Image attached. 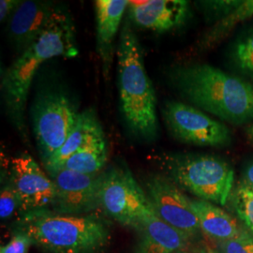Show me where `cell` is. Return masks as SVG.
<instances>
[{"mask_svg": "<svg viewBox=\"0 0 253 253\" xmlns=\"http://www.w3.org/2000/svg\"><path fill=\"white\" fill-rule=\"evenodd\" d=\"M55 7L56 4L52 1H22L8 24L9 41L19 54L24 53L41 35Z\"/></svg>", "mask_w": 253, "mask_h": 253, "instance_id": "obj_13", "label": "cell"}, {"mask_svg": "<svg viewBox=\"0 0 253 253\" xmlns=\"http://www.w3.org/2000/svg\"><path fill=\"white\" fill-rule=\"evenodd\" d=\"M107 159L108 151L104 140L73 154L54 169H65L84 174H96L104 167Z\"/></svg>", "mask_w": 253, "mask_h": 253, "instance_id": "obj_18", "label": "cell"}, {"mask_svg": "<svg viewBox=\"0 0 253 253\" xmlns=\"http://www.w3.org/2000/svg\"><path fill=\"white\" fill-rule=\"evenodd\" d=\"M168 177L178 187L200 200L225 206L235 180L231 166L209 155H174L163 161Z\"/></svg>", "mask_w": 253, "mask_h": 253, "instance_id": "obj_5", "label": "cell"}, {"mask_svg": "<svg viewBox=\"0 0 253 253\" xmlns=\"http://www.w3.org/2000/svg\"><path fill=\"white\" fill-rule=\"evenodd\" d=\"M246 133L249 137V139L253 143V125H251L246 128Z\"/></svg>", "mask_w": 253, "mask_h": 253, "instance_id": "obj_28", "label": "cell"}, {"mask_svg": "<svg viewBox=\"0 0 253 253\" xmlns=\"http://www.w3.org/2000/svg\"><path fill=\"white\" fill-rule=\"evenodd\" d=\"M118 60L120 106L126 125L136 136L152 140L159 130L156 93L142 47L128 23L121 30Z\"/></svg>", "mask_w": 253, "mask_h": 253, "instance_id": "obj_4", "label": "cell"}, {"mask_svg": "<svg viewBox=\"0 0 253 253\" xmlns=\"http://www.w3.org/2000/svg\"><path fill=\"white\" fill-rule=\"evenodd\" d=\"M253 16V0H245L234 11L217 20L216 24L200 40L201 49L212 48L226 38L235 26Z\"/></svg>", "mask_w": 253, "mask_h": 253, "instance_id": "obj_19", "label": "cell"}, {"mask_svg": "<svg viewBox=\"0 0 253 253\" xmlns=\"http://www.w3.org/2000/svg\"><path fill=\"white\" fill-rule=\"evenodd\" d=\"M163 115L169 131L183 143L212 147H224L231 143V132L226 125L189 104L167 101Z\"/></svg>", "mask_w": 253, "mask_h": 253, "instance_id": "obj_8", "label": "cell"}, {"mask_svg": "<svg viewBox=\"0 0 253 253\" xmlns=\"http://www.w3.org/2000/svg\"><path fill=\"white\" fill-rule=\"evenodd\" d=\"M32 245L34 242L30 235L15 228L9 243L1 247L0 253H28Z\"/></svg>", "mask_w": 253, "mask_h": 253, "instance_id": "obj_24", "label": "cell"}, {"mask_svg": "<svg viewBox=\"0 0 253 253\" xmlns=\"http://www.w3.org/2000/svg\"><path fill=\"white\" fill-rule=\"evenodd\" d=\"M100 208L123 226L136 229L145 217L155 213L150 201L125 167H113L102 172Z\"/></svg>", "mask_w": 253, "mask_h": 253, "instance_id": "obj_7", "label": "cell"}, {"mask_svg": "<svg viewBox=\"0 0 253 253\" xmlns=\"http://www.w3.org/2000/svg\"><path fill=\"white\" fill-rule=\"evenodd\" d=\"M127 6L126 0H97L95 2L97 44L106 78L113 63L115 38Z\"/></svg>", "mask_w": 253, "mask_h": 253, "instance_id": "obj_15", "label": "cell"}, {"mask_svg": "<svg viewBox=\"0 0 253 253\" xmlns=\"http://www.w3.org/2000/svg\"><path fill=\"white\" fill-rule=\"evenodd\" d=\"M34 245L49 253H104L112 236L111 224L102 217L63 215L51 209L22 214L16 222Z\"/></svg>", "mask_w": 253, "mask_h": 253, "instance_id": "obj_3", "label": "cell"}, {"mask_svg": "<svg viewBox=\"0 0 253 253\" xmlns=\"http://www.w3.org/2000/svg\"><path fill=\"white\" fill-rule=\"evenodd\" d=\"M199 253H218L216 250H211V249H203V250H200Z\"/></svg>", "mask_w": 253, "mask_h": 253, "instance_id": "obj_29", "label": "cell"}, {"mask_svg": "<svg viewBox=\"0 0 253 253\" xmlns=\"http://www.w3.org/2000/svg\"><path fill=\"white\" fill-rule=\"evenodd\" d=\"M78 54L73 19L68 10L56 5L41 35L2 73L1 91L6 111L23 139H27L25 109L37 71L53 57L72 58Z\"/></svg>", "mask_w": 253, "mask_h": 253, "instance_id": "obj_1", "label": "cell"}, {"mask_svg": "<svg viewBox=\"0 0 253 253\" xmlns=\"http://www.w3.org/2000/svg\"><path fill=\"white\" fill-rule=\"evenodd\" d=\"M186 253V252H180V253Z\"/></svg>", "mask_w": 253, "mask_h": 253, "instance_id": "obj_30", "label": "cell"}, {"mask_svg": "<svg viewBox=\"0 0 253 253\" xmlns=\"http://www.w3.org/2000/svg\"><path fill=\"white\" fill-rule=\"evenodd\" d=\"M171 78L181 95L197 107L225 121L253 120V85L208 64L172 70Z\"/></svg>", "mask_w": 253, "mask_h": 253, "instance_id": "obj_2", "label": "cell"}, {"mask_svg": "<svg viewBox=\"0 0 253 253\" xmlns=\"http://www.w3.org/2000/svg\"><path fill=\"white\" fill-rule=\"evenodd\" d=\"M216 251L218 253H253V235L243 231L235 238L217 242Z\"/></svg>", "mask_w": 253, "mask_h": 253, "instance_id": "obj_23", "label": "cell"}, {"mask_svg": "<svg viewBox=\"0 0 253 253\" xmlns=\"http://www.w3.org/2000/svg\"><path fill=\"white\" fill-rule=\"evenodd\" d=\"M80 112L64 91L40 93L31 108L33 131L43 164L60 149L75 126Z\"/></svg>", "mask_w": 253, "mask_h": 253, "instance_id": "obj_6", "label": "cell"}, {"mask_svg": "<svg viewBox=\"0 0 253 253\" xmlns=\"http://www.w3.org/2000/svg\"><path fill=\"white\" fill-rule=\"evenodd\" d=\"M21 211V203L16 189L11 180L9 171L5 168L4 174L1 177V193H0V217L8 219L16 211Z\"/></svg>", "mask_w": 253, "mask_h": 253, "instance_id": "obj_21", "label": "cell"}, {"mask_svg": "<svg viewBox=\"0 0 253 253\" xmlns=\"http://www.w3.org/2000/svg\"><path fill=\"white\" fill-rule=\"evenodd\" d=\"M100 120L92 109L80 112L77 122L64 145L44 163L46 170L54 169L82 149L104 141Z\"/></svg>", "mask_w": 253, "mask_h": 253, "instance_id": "obj_16", "label": "cell"}, {"mask_svg": "<svg viewBox=\"0 0 253 253\" xmlns=\"http://www.w3.org/2000/svg\"><path fill=\"white\" fill-rule=\"evenodd\" d=\"M191 208L198 218L201 231L217 242L235 238L242 234L237 221L223 209L204 200L190 199Z\"/></svg>", "mask_w": 253, "mask_h": 253, "instance_id": "obj_17", "label": "cell"}, {"mask_svg": "<svg viewBox=\"0 0 253 253\" xmlns=\"http://www.w3.org/2000/svg\"><path fill=\"white\" fill-rule=\"evenodd\" d=\"M234 58L239 69L253 76V31L235 45Z\"/></svg>", "mask_w": 253, "mask_h": 253, "instance_id": "obj_22", "label": "cell"}, {"mask_svg": "<svg viewBox=\"0 0 253 253\" xmlns=\"http://www.w3.org/2000/svg\"><path fill=\"white\" fill-rule=\"evenodd\" d=\"M148 199L155 213L164 222L190 236L201 231L190 199L169 177L155 174L146 182Z\"/></svg>", "mask_w": 253, "mask_h": 253, "instance_id": "obj_10", "label": "cell"}, {"mask_svg": "<svg viewBox=\"0 0 253 253\" xmlns=\"http://www.w3.org/2000/svg\"><path fill=\"white\" fill-rule=\"evenodd\" d=\"M230 199L247 232L253 235V189L241 181L232 192Z\"/></svg>", "mask_w": 253, "mask_h": 253, "instance_id": "obj_20", "label": "cell"}, {"mask_svg": "<svg viewBox=\"0 0 253 253\" xmlns=\"http://www.w3.org/2000/svg\"><path fill=\"white\" fill-rule=\"evenodd\" d=\"M135 231V253H180L190 243V236L164 222L156 213L145 217Z\"/></svg>", "mask_w": 253, "mask_h": 253, "instance_id": "obj_14", "label": "cell"}, {"mask_svg": "<svg viewBox=\"0 0 253 253\" xmlns=\"http://www.w3.org/2000/svg\"><path fill=\"white\" fill-rule=\"evenodd\" d=\"M244 0H218V1H201L200 4L209 14L219 20L237 9Z\"/></svg>", "mask_w": 253, "mask_h": 253, "instance_id": "obj_25", "label": "cell"}, {"mask_svg": "<svg viewBox=\"0 0 253 253\" xmlns=\"http://www.w3.org/2000/svg\"><path fill=\"white\" fill-rule=\"evenodd\" d=\"M9 174L21 203V215L51 209L55 197L54 182L28 154L12 158Z\"/></svg>", "mask_w": 253, "mask_h": 253, "instance_id": "obj_11", "label": "cell"}, {"mask_svg": "<svg viewBox=\"0 0 253 253\" xmlns=\"http://www.w3.org/2000/svg\"><path fill=\"white\" fill-rule=\"evenodd\" d=\"M55 187L51 210L63 215H86L100 208L102 172L84 174L65 169L47 170Z\"/></svg>", "mask_w": 253, "mask_h": 253, "instance_id": "obj_9", "label": "cell"}, {"mask_svg": "<svg viewBox=\"0 0 253 253\" xmlns=\"http://www.w3.org/2000/svg\"><path fill=\"white\" fill-rule=\"evenodd\" d=\"M243 183L253 189V163H251L245 170Z\"/></svg>", "mask_w": 253, "mask_h": 253, "instance_id": "obj_27", "label": "cell"}, {"mask_svg": "<svg viewBox=\"0 0 253 253\" xmlns=\"http://www.w3.org/2000/svg\"><path fill=\"white\" fill-rule=\"evenodd\" d=\"M128 16L138 27L165 32L183 25L190 13L186 0L128 1Z\"/></svg>", "mask_w": 253, "mask_h": 253, "instance_id": "obj_12", "label": "cell"}, {"mask_svg": "<svg viewBox=\"0 0 253 253\" xmlns=\"http://www.w3.org/2000/svg\"><path fill=\"white\" fill-rule=\"evenodd\" d=\"M21 0H1L0 1V21L1 23L9 20L21 5Z\"/></svg>", "mask_w": 253, "mask_h": 253, "instance_id": "obj_26", "label": "cell"}]
</instances>
